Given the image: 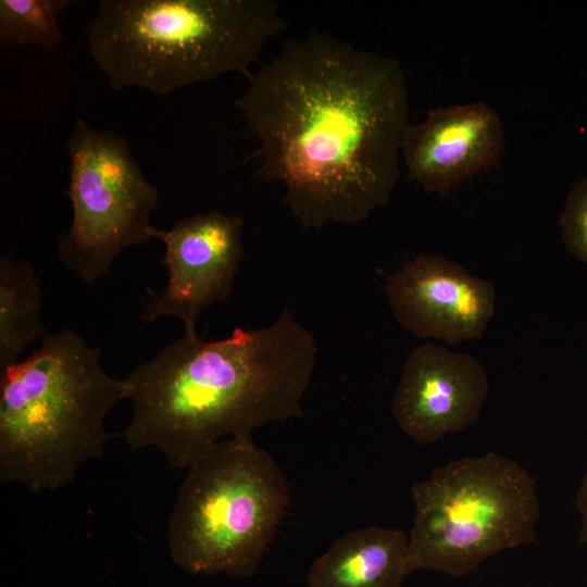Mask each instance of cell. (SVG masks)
<instances>
[{
	"mask_svg": "<svg viewBox=\"0 0 587 587\" xmlns=\"http://www.w3.org/2000/svg\"><path fill=\"white\" fill-rule=\"evenodd\" d=\"M235 101L260 141L261 174L304 228L365 221L400 178L410 124L398 60L313 32L245 75Z\"/></svg>",
	"mask_w": 587,
	"mask_h": 587,
	"instance_id": "1",
	"label": "cell"
},
{
	"mask_svg": "<svg viewBox=\"0 0 587 587\" xmlns=\"http://www.w3.org/2000/svg\"><path fill=\"white\" fill-rule=\"evenodd\" d=\"M316 355L314 336L288 309L222 340L184 334L126 377L133 413L122 436L187 469L220 440L301 416Z\"/></svg>",
	"mask_w": 587,
	"mask_h": 587,
	"instance_id": "2",
	"label": "cell"
},
{
	"mask_svg": "<svg viewBox=\"0 0 587 587\" xmlns=\"http://www.w3.org/2000/svg\"><path fill=\"white\" fill-rule=\"evenodd\" d=\"M285 27L272 0H101L87 40L112 90L166 95L246 75Z\"/></svg>",
	"mask_w": 587,
	"mask_h": 587,
	"instance_id": "3",
	"label": "cell"
},
{
	"mask_svg": "<svg viewBox=\"0 0 587 587\" xmlns=\"http://www.w3.org/2000/svg\"><path fill=\"white\" fill-rule=\"evenodd\" d=\"M100 350L76 332L47 334L23 361L1 371L0 480L33 494L74 480L114 434L104 421L129 399L126 378L108 374Z\"/></svg>",
	"mask_w": 587,
	"mask_h": 587,
	"instance_id": "4",
	"label": "cell"
},
{
	"mask_svg": "<svg viewBox=\"0 0 587 587\" xmlns=\"http://www.w3.org/2000/svg\"><path fill=\"white\" fill-rule=\"evenodd\" d=\"M288 502L283 472L251 435L220 440L187 467L168 517L171 558L190 574L251 576Z\"/></svg>",
	"mask_w": 587,
	"mask_h": 587,
	"instance_id": "5",
	"label": "cell"
},
{
	"mask_svg": "<svg viewBox=\"0 0 587 587\" xmlns=\"http://www.w3.org/2000/svg\"><path fill=\"white\" fill-rule=\"evenodd\" d=\"M411 495L415 513L408 574L434 571L461 577L501 551L538 544L535 479L501 454L449 461L415 483Z\"/></svg>",
	"mask_w": 587,
	"mask_h": 587,
	"instance_id": "6",
	"label": "cell"
},
{
	"mask_svg": "<svg viewBox=\"0 0 587 587\" xmlns=\"http://www.w3.org/2000/svg\"><path fill=\"white\" fill-rule=\"evenodd\" d=\"M72 224L58 239L63 264L84 283L104 276L120 252L151 238L159 190L124 137L77 118L66 145Z\"/></svg>",
	"mask_w": 587,
	"mask_h": 587,
	"instance_id": "7",
	"label": "cell"
},
{
	"mask_svg": "<svg viewBox=\"0 0 587 587\" xmlns=\"http://www.w3.org/2000/svg\"><path fill=\"white\" fill-rule=\"evenodd\" d=\"M243 220L218 211L198 213L170 229L150 230L165 246L162 264L168 280L147 303L142 321L152 323L171 316L183 322L185 335L197 336L201 313L216 302L227 301L243 257Z\"/></svg>",
	"mask_w": 587,
	"mask_h": 587,
	"instance_id": "8",
	"label": "cell"
},
{
	"mask_svg": "<svg viewBox=\"0 0 587 587\" xmlns=\"http://www.w3.org/2000/svg\"><path fill=\"white\" fill-rule=\"evenodd\" d=\"M397 322L416 337L448 344L479 339L495 312L494 284L437 254H419L386 284Z\"/></svg>",
	"mask_w": 587,
	"mask_h": 587,
	"instance_id": "9",
	"label": "cell"
},
{
	"mask_svg": "<svg viewBox=\"0 0 587 587\" xmlns=\"http://www.w3.org/2000/svg\"><path fill=\"white\" fill-rule=\"evenodd\" d=\"M488 389L486 370L475 357L425 342L407 359L391 413L411 439L434 444L474 424Z\"/></svg>",
	"mask_w": 587,
	"mask_h": 587,
	"instance_id": "10",
	"label": "cell"
},
{
	"mask_svg": "<svg viewBox=\"0 0 587 587\" xmlns=\"http://www.w3.org/2000/svg\"><path fill=\"white\" fill-rule=\"evenodd\" d=\"M504 139L498 112L474 101L428 111L409 126L402 154L411 179L426 192L444 195L495 165Z\"/></svg>",
	"mask_w": 587,
	"mask_h": 587,
	"instance_id": "11",
	"label": "cell"
},
{
	"mask_svg": "<svg viewBox=\"0 0 587 587\" xmlns=\"http://www.w3.org/2000/svg\"><path fill=\"white\" fill-rule=\"evenodd\" d=\"M408 536L399 528L369 526L336 539L310 566L309 587H401Z\"/></svg>",
	"mask_w": 587,
	"mask_h": 587,
	"instance_id": "12",
	"label": "cell"
},
{
	"mask_svg": "<svg viewBox=\"0 0 587 587\" xmlns=\"http://www.w3.org/2000/svg\"><path fill=\"white\" fill-rule=\"evenodd\" d=\"M42 292L33 266L0 259V367L20 361L25 349L48 334L40 316Z\"/></svg>",
	"mask_w": 587,
	"mask_h": 587,
	"instance_id": "13",
	"label": "cell"
},
{
	"mask_svg": "<svg viewBox=\"0 0 587 587\" xmlns=\"http://www.w3.org/2000/svg\"><path fill=\"white\" fill-rule=\"evenodd\" d=\"M67 0H1L0 46L55 48L62 40L59 15Z\"/></svg>",
	"mask_w": 587,
	"mask_h": 587,
	"instance_id": "14",
	"label": "cell"
},
{
	"mask_svg": "<svg viewBox=\"0 0 587 587\" xmlns=\"http://www.w3.org/2000/svg\"><path fill=\"white\" fill-rule=\"evenodd\" d=\"M566 250L587 266V176L571 187L560 215Z\"/></svg>",
	"mask_w": 587,
	"mask_h": 587,
	"instance_id": "15",
	"label": "cell"
},
{
	"mask_svg": "<svg viewBox=\"0 0 587 587\" xmlns=\"http://www.w3.org/2000/svg\"><path fill=\"white\" fill-rule=\"evenodd\" d=\"M575 507L577 508L582 520L578 544L587 545V472L584 475L580 487L576 494Z\"/></svg>",
	"mask_w": 587,
	"mask_h": 587,
	"instance_id": "16",
	"label": "cell"
}]
</instances>
